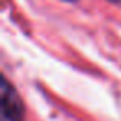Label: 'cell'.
I'll use <instances>...</instances> for the list:
<instances>
[{
  "label": "cell",
  "instance_id": "cell-1",
  "mask_svg": "<svg viewBox=\"0 0 121 121\" xmlns=\"http://www.w3.org/2000/svg\"><path fill=\"white\" fill-rule=\"evenodd\" d=\"M2 113L7 121H23L25 116L22 99L7 80H4L2 83Z\"/></svg>",
  "mask_w": 121,
  "mask_h": 121
}]
</instances>
